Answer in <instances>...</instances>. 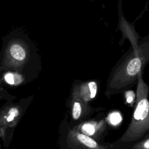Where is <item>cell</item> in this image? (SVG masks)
Returning <instances> with one entry per match:
<instances>
[{"label": "cell", "mask_w": 149, "mask_h": 149, "mask_svg": "<svg viewBox=\"0 0 149 149\" xmlns=\"http://www.w3.org/2000/svg\"><path fill=\"white\" fill-rule=\"evenodd\" d=\"M131 47L113 68L109 77L105 94L121 93L137 82L138 76L149 63V34L130 42Z\"/></svg>", "instance_id": "cell-1"}, {"label": "cell", "mask_w": 149, "mask_h": 149, "mask_svg": "<svg viewBox=\"0 0 149 149\" xmlns=\"http://www.w3.org/2000/svg\"><path fill=\"white\" fill-rule=\"evenodd\" d=\"M148 92L149 87L143 80L141 72L138 76L136 101L132 118L126 130L119 139V143L136 141L149 130Z\"/></svg>", "instance_id": "cell-2"}, {"label": "cell", "mask_w": 149, "mask_h": 149, "mask_svg": "<svg viewBox=\"0 0 149 149\" xmlns=\"http://www.w3.org/2000/svg\"><path fill=\"white\" fill-rule=\"evenodd\" d=\"M98 86L95 81L82 82L74 86L73 97H77L87 103L95 98L97 93Z\"/></svg>", "instance_id": "cell-3"}, {"label": "cell", "mask_w": 149, "mask_h": 149, "mask_svg": "<svg viewBox=\"0 0 149 149\" xmlns=\"http://www.w3.org/2000/svg\"><path fill=\"white\" fill-rule=\"evenodd\" d=\"M73 137L77 144L85 147L87 149H107L104 146L98 144L93 138L79 131L73 132Z\"/></svg>", "instance_id": "cell-4"}, {"label": "cell", "mask_w": 149, "mask_h": 149, "mask_svg": "<svg viewBox=\"0 0 149 149\" xmlns=\"http://www.w3.org/2000/svg\"><path fill=\"white\" fill-rule=\"evenodd\" d=\"M87 103L83 102L77 97H73V104L72 114L74 120H79L83 115V109L86 107Z\"/></svg>", "instance_id": "cell-5"}, {"label": "cell", "mask_w": 149, "mask_h": 149, "mask_svg": "<svg viewBox=\"0 0 149 149\" xmlns=\"http://www.w3.org/2000/svg\"><path fill=\"white\" fill-rule=\"evenodd\" d=\"M100 123H97L95 122H86L83 123L80 128L81 132L88 136H91L94 135L98 129H100Z\"/></svg>", "instance_id": "cell-6"}, {"label": "cell", "mask_w": 149, "mask_h": 149, "mask_svg": "<svg viewBox=\"0 0 149 149\" xmlns=\"http://www.w3.org/2000/svg\"><path fill=\"white\" fill-rule=\"evenodd\" d=\"M11 56L17 61H22L26 57V52L23 47L19 44H13L10 48Z\"/></svg>", "instance_id": "cell-7"}, {"label": "cell", "mask_w": 149, "mask_h": 149, "mask_svg": "<svg viewBox=\"0 0 149 149\" xmlns=\"http://www.w3.org/2000/svg\"><path fill=\"white\" fill-rule=\"evenodd\" d=\"M109 122L112 125H117L122 121V116L119 112H114L109 115Z\"/></svg>", "instance_id": "cell-8"}, {"label": "cell", "mask_w": 149, "mask_h": 149, "mask_svg": "<svg viewBox=\"0 0 149 149\" xmlns=\"http://www.w3.org/2000/svg\"><path fill=\"white\" fill-rule=\"evenodd\" d=\"M125 95L126 102L128 104H132L134 100V97H135L134 93L132 90H127L125 92Z\"/></svg>", "instance_id": "cell-9"}, {"label": "cell", "mask_w": 149, "mask_h": 149, "mask_svg": "<svg viewBox=\"0 0 149 149\" xmlns=\"http://www.w3.org/2000/svg\"><path fill=\"white\" fill-rule=\"evenodd\" d=\"M5 79L7 83L10 84H13L16 81V77L13 74L8 73L5 76Z\"/></svg>", "instance_id": "cell-10"}, {"label": "cell", "mask_w": 149, "mask_h": 149, "mask_svg": "<svg viewBox=\"0 0 149 149\" xmlns=\"http://www.w3.org/2000/svg\"><path fill=\"white\" fill-rule=\"evenodd\" d=\"M19 113V112L17 111V109H12L9 112V116L7 117L6 120L8 122H10L12 120H13V119L15 118V116H16Z\"/></svg>", "instance_id": "cell-11"}, {"label": "cell", "mask_w": 149, "mask_h": 149, "mask_svg": "<svg viewBox=\"0 0 149 149\" xmlns=\"http://www.w3.org/2000/svg\"><path fill=\"white\" fill-rule=\"evenodd\" d=\"M86 1H92V2H93V1H95V0H86Z\"/></svg>", "instance_id": "cell-12"}]
</instances>
